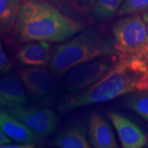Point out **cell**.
Segmentation results:
<instances>
[{
  "label": "cell",
  "instance_id": "obj_1",
  "mask_svg": "<svg viewBox=\"0 0 148 148\" xmlns=\"http://www.w3.org/2000/svg\"><path fill=\"white\" fill-rule=\"evenodd\" d=\"M145 90H148V59L119 55L116 63L101 79L84 92L69 97L59 106V110L66 113Z\"/></svg>",
  "mask_w": 148,
  "mask_h": 148
},
{
  "label": "cell",
  "instance_id": "obj_2",
  "mask_svg": "<svg viewBox=\"0 0 148 148\" xmlns=\"http://www.w3.org/2000/svg\"><path fill=\"white\" fill-rule=\"evenodd\" d=\"M17 41L60 42L83 30V25L65 15L50 3L25 0L21 3L14 26Z\"/></svg>",
  "mask_w": 148,
  "mask_h": 148
},
{
  "label": "cell",
  "instance_id": "obj_3",
  "mask_svg": "<svg viewBox=\"0 0 148 148\" xmlns=\"http://www.w3.org/2000/svg\"><path fill=\"white\" fill-rule=\"evenodd\" d=\"M116 53L114 39L97 29H88L55 48L49 69L55 78H61L74 67Z\"/></svg>",
  "mask_w": 148,
  "mask_h": 148
},
{
  "label": "cell",
  "instance_id": "obj_4",
  "mask_svg": "<svg viewBox=\"0 0 148 148\" xmlns=\"http://www.w3.org/2000/svg\"><path fill=\"white\" fill-rule=\"evenodd\" d=\"M112 32L119 55L148 59V34L143 16L136 13L123 17L114 23Z\"/></svg>",
  "mask_w": 148,
  "mask_h": 148
},
{
  "label": "cell",
  "instance_id": "obj_5",
  "mask_svg": "<svg viewBox=\"0 0 148 148\" xmlns=\"http://www.w3.org/2000/svg\"><path fill=\"white\" fill-rule=\"evenodd\" d=\"M118 58V53H114L74 67L68 73L67 90L77 92L88 89L110 70Z\"/></svg>",
  "mask_w": 148,
  "mask_h": 148
},
{
  "label": "cell",
  "instance_id": "obj_6",
  "mask_svg": "<svg viewBox=\"0 0 148 148\" xmlns=\"http://www.w3.org/2000/svg\"><path fill=\"white\" fill-rule=\"evenodd\" d=\"M4 110L42 138L53 133L58 127V115L49 108L21 106L5 107Z\"/></svg>",
  "mask_w": 148,
  "mask_h": 148
},
{
  "label": "cell",
  "instance_id": "obj_7",
  "mask_svg": "<svg viewBox=\"0 0 148 148\" xmlns=\"http://www.w3.org/2000/svg\"><path fill=\"white\" fill-rule=\"evenodd\" d=\"M107 115L116 130L123 147L142 148L147 145V136L133 122L114 112H108Z\"/></svg>",
  "mask_w": 148,
  "mask_h": 148
},
{
  "label": "cell",
  "instance_id": "obj_8",
  "mask_svg": "<svg viewBox=\"0 0 148 148\" xmlns=\"http://www.w3.org/2000/svg\"><path fill=\"white\" fill-rule=\"evenodd\" d=\"M21 78L25 87L32 95L42 97L53 93V78L40 66H30L22 69Z\"/></svg>",
  "mask_w": 148,
  "mask_h": 148
},
{
  "label": "cell",
  "instance_id": "obj_9",
  "mask_svg": "<svg viewBox=\"0 0 148 148\" xmlns=\"http://www.w3.org/2000/svg\"><path fill=\"white\" fill-rule=\"evenodd\" d=\"M0 128L7 137L18 143H36L42 138L5 110H0Z\"/></svg>",
  "mask_w": 148,
  "mask_h": 148
},
{
  "label": "cell",
  "instance_id": "obj_10",
  "mask_svg": "<svg viewBox=\"0 0 148 148\" xmlns=\"http://www.w3.org/2000/svg\"><path fill=\"white\" fill-rule=\"evenodd\" d=\"M91 147L95 148H117L119 145L112 127L98 113H92L88 122Z\"/></svg>",
  "mask_w": 148,
  "mask_h": 148
},
{
  "label": "cell",
  "instance_id": "obj_11",
  "mask_svg": "<svg viewBox=\"0 0 148 148\" xmlns=\"http://www.w3.org/2000/svg\"><path fill=\"white\" fill-rule=\"evenodd\" d=\"M51 45L48 41H31L21 46L16 53L17 60L27 66H44L51 59Z\"/></svg>",
  "mask_w": 148,
  "mask_h": 148
},
{
  "label": "cell",
  "instance_id": "obj_12",
  "mask_svg": "<svg viewBox=\"0 0 148 148\" xmlns=\"http://www.w3.org/2000/svg\"><path fill=\"white\" fill-rule=\"evenodd\" d=\"M27 96L21 80L15 76L0 79V105L4 107L24 106Z\"/></svg>",
  "mask_w": 148,
  "mask_h": 148
},
{
  "label": "cell",
  "instance_id": "obj_13",
  "mask_svg": "<svg viewBox=\"0 0 148 148\" xmlns=\"http://www.w3.org/2000/svg\"><path fill=\"white\" fill-rule=\"evenodd\" d=\"M54 144L61 148H90L86 138V127L81 123L65 128L55 138Z\"/></svg>",
  "mask_w": 148,
  "mask_h": 148
},
{
  "label": "cell",
  "instance_id": "obj_14",
  "mask_svg": "<svg viewBox=\"0 0 148 148\" xmlns=\"http://www.w3.org/2000/svg\"><path fill=\"white\" fill-rule=\"evenodd\" d=\"M21 0H0V32L8 33L15 26Z\"/></svg>",
  "mask_w": 148,
  "mask_h": 148
},
{
  "label": "cell",
  "instance_id": "obj_15",
  "mask_svg": "<svg viewBox=\"0 0 148 148\" xmlns=\"http://www.w3.org/2000/svg\"><path fill=\"white\" fill-rule=\"evenodd\" d=\"M123 1L124 0H95L92 9V15L96 21H108L119 10Z\"/></svg>",
  "mask_w": 148,
  "mask_h": 148
},
{
  "label": "cell",
  "instance_id": "obj_16",
  "mask_svg": "<svg viewBox=\"0 0 148 148\" xmlns=\"http://www.w3.org/2000/svg\"><path fill=\"white\" fill-rule=\"evenodd\" d=\"M125 106L135 111L148 121V91H140L130 95L125 101Z\"/></svg>",
  "mask_w": 148,
  "mask_h": 148
},
{
  "label": "cell",
  "instance_id": "obj_17",
  "mask_svg": "<svg viewBox=\"0 0 148 148\" xmlns=\"http://www.w3.org/2000/svg\"><path fill=\"white\" fill-rule=\"evenodd\" d=\"M50 3L53 5L56 4L58 8H61L66 12L80 13L88 9L90 6V0H43Z\"/></svg>",
  "mask_w": 148,
  "mask_h": 148
},
{
  "label": "cell",
  "instance_id": "obj_18",
  "mask_svg": "<svg viewBox=\"0 0 148 148\" xmlns=\"http://www.w3.org/2000/svg\"><path fill=\"white\" fill-rule=\"evenodd\" d=\"M148 12V0H124L119 10L120 16Z\"/></svg>",
  "mask_w": 148,
  "mask_h": 148
},
{
  "label": "cell",
  "instance_id": "obj_19",
  "mask_svg": "<svg viewBox=\"0 0 148 148\" xmlns=\"http://www.w3.org/2000/svg\"><path fill=\"white\" fill-rule=\"evenodd\" d=\"M11 69V63L5 54L3 46L0 43V73H8Z\"/></svg>",
  "mask_w": 148,
  "mask_h": 148
},
{
  "label": "cell",
  "instance_id": "obj_20",
  "mask_svg": "<svg viewBox=\"0 0 148 148\" xmlns=\"http://www.w3.org/2000/svg\"><path fill=\"white\" fill-rule=\"evenodd\" d=\"M35 147V143H19V144H12L8 143L1 146L0 148H32Z\"/></svg>",
  "mask_w": 148,
  "mask_h": 148
},
{
  "label": "cell",
  "instance_id": "obj_21",
  "mask_svg": "<svg viewBox=\"0 0 148 148\" xmlns=\"http://www.w3.org/2000/svg\"><path fill=\"white\" fill-rule=\"evenodd\" d=\"M12 140L8 137H7L4 132L2 131V129L0 128V147L3 145H5L8 143H11Z\"/></svg>",
  "mask_w": 148,
  "mask_h": 148
},
{
  "label": "cell",
  "instance_id": "obj_22",
  "mask_svg": "<svg viewBox=\"0 0 148 148\" xmlns=\"http://www.w3.org/2000/svg\"><path fill=\"white\" fill-rule=\"evenodd\" d=\"M143 20L145 21V24H146V29H147V32L148 34V12H144V14L143 15Z\"/></svg>",
  "mask_w": 148,
  "mask_h": 148
}]
</instances>
